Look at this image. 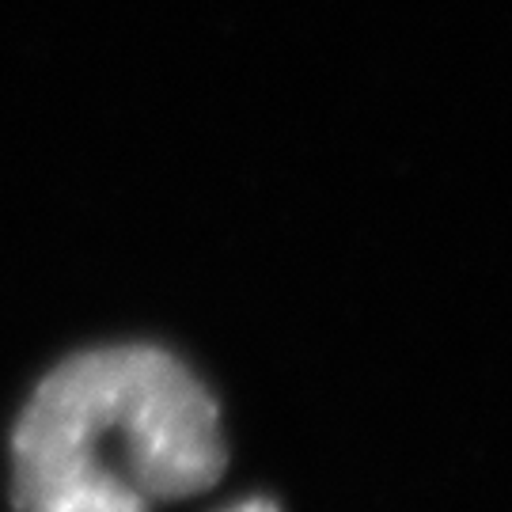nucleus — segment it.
<instances>
[{
  "label": "nucleus",
  "mask_w": 512,
  "mask_h": 512,
  "mask_svg": "<svg viewBox=\"0 0 512 512\" xmlns=\"http://www.w3.org/2000/svg\"><path fill=\"white\" fill-rule=\"evenodd\" d=\"M228 463L220 410L156 346L76 353L35 387L12 437L19 512H148L209 490Z\"/></svg>",
  "instance_id": "nucleus-1"
},
{
  "label": "nucleus",
  "mask_w": 512,
  "mask_h": 512,
  "mask_svg": "<svg viewBox=\"0 0 512 512\" xmlns=\"http://www.w3.org/2000/svg\"><path fill=\"white\" fill-rule=\"evenodd\" d=\"M228 512H277L274 501H243V505H236V509Z\"/></svg>",
  "instance_id": "nucleus-2"
}]
</instances>
